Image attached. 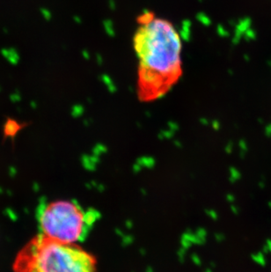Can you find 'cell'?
I'll return each mask as SVG.
<instances>
[{
  "label": "cell",
  "instance_id": "6da1fadb",
  "mask_svg": "<svg viewBox=\"0 0 271 272\" xmlns=\"http://www.w3.org/2000/svg\"><path fill=\"white\" fill-rule=\"evenodd\" d=\"M133 48L137 60V98L147 103L164 97L183 74L178 30L170 20L145 12L137 18Z\"/></svg>",
  "mask_w": 271,
  "mask_h": 272
},
{
  "label": "cell",
  "instance_id": "7a4b0ae2",
  "mask_svg": "<svg viewBox=\"0 0 271 272\" xmlns=\"http://www.w3.org/2000/svg\"><path fill=\"white\" fill-rule=\"evenodd\" d=\"M13 272H96V261L77 244L59 242L41 233L18 254Z\"/></svg>",
  "mask_w": 271,
  "mask_h": 272
},
{
  "label": "cell",
  "instance_id": "3957f363",
  "mask_svg": "<svg viewBox=\"0 0 271 272\" xmlns=\"http://www.w3.org/2000/svg\"><path fill=\"white\" fill-rule=\"evenodd\" d=\"M99 214L78 203L58 200L42 203L38 208L37 219L42 234L51 240L67 243L82 242L92 231Z\"/></svg>",
  "mask_w": 271,
  "mask_h": 272
},
{
  "label": "cell",
  "instance_id": "277c9868",
  "mask_svg": "<svg viewBox=\"0 0 271 272\" xmlns=\"http://www.w3.org/2000/svg\"><path fill=\"white\" fill-rule=\"evenodd\" d=\"M0 53L2 56L12 65H17L20 60V56L15 48H3Z\"/></svg>",
  "mask_w": 271,
  "mask_h": 272
},
{
  "label": "cell",
  "instance_id": "5b68a950",
  "mask_svg": "<svg viewBox=\"0 0 271 272\" xmlns=\"http://www.w3.org/2000/svg\"><path fill=\"white\" fill-rule=\"evenodd\" d=\"M21 124H20L17 121L12 119V118H9L7 119L6 123L4 124V131L11 135V134H15L17 131L20 130V129L21 128Z\"/></svg>",
  "mask_w": 271,
  "mask_h": 272
},
{
  "label": "cell",
  "instance_id": "8992f818",
  "mask_svg": "<svg viewBox=\"0 0 271 272\" xmlns=\"http://www.w3.org/2000/svg\"><path fill=\"white\" fill-rule=\"evenodd\" d=\"M10 99H11L12 102H19V101L21 99V95H20V94L18 91H15V92H13V93L10 95Z\"/></svg>",
  "mask_w": 271,
  "mask_h": 272
},
{
  "label": "cell",
  "instance_id": "52a82bcc",
  "mask_svg": "<svg viewBox=\"0 0 271 272\" xmlns=\"http://www.w3.org/2000/svg\"><path fill=\"white\" fill-rule=\"evenodd\" d=\"M42 13H43V15H44L45 17H49V12H48L47 11H45V10H42Z\"/></svg>",
  "mask_w": 271,
  "mask_h": 272
},
{
  "label": "cell",
  "instance_id": "ba28073f",
  "mask_svg": "<svg viewBox=\"0 0 271 272\" xmlns=\"http://www.w3.org/2000/svg\"><path fill=\"white\" fill-rule=\"evenodd\" d=\"M4 33H5V34H7V33H8V30H7V29H6L5 27L4 28Z\"/></svg>",
  "mask_w": 271,
  "mask_h": 272
},
{
  "label": "cell",
  "instance_id": "9c48e42d",
  "mask_svg": "<svg viewBox=\"0 0 271 272\" xmlns=\"http://www.w3.org/2000/svg\"><path fill=\"white\" fill-rule=\"evenodd\" d=\"M2 91V87H1V86H0V92Z\"/></svg>",
  "mask_w": 271,
  "mask_h": 272
}]
</instances>
